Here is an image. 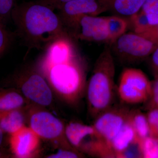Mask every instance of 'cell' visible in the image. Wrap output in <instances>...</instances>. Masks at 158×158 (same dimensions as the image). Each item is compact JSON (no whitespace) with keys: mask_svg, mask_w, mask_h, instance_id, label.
I'll list each match as a JSON object with an SVG mask.
<instances>
[{"mask_svg":"<svg viewBox=\"0 0 158 158\" xmlns=\"http://www.w3.org/2000/svg\"><path fill=\"white\" fill-rule=\"evenodd\" d=\"M11 20L16 37L28 52L33 49L44 50L55 40L71 36L54 10L35 1L16 3Z\"/></svg>","mask_w":158,"mask_h":158,"instance_id":"1","label":"cell"},{"mask_svg":"<svg viewBox=\"0 0 158 158\" xmlns=\"http://www.w3.org/2000/svg\"><path fill=\"white\" fill-rule=\"evenodd\" d=\"M115 74L113 52L108 44L97 59L86 86L88 109L95 118L111 108L114 98Z\"/></svg>","mask_w":158,"mask_h":158,"instance_id":"2","label":"cell"},{"mask_svg":"<svg viewBox=\"0 0 158 158\" xmlns=\"http://www.w3.org/2000/svg\"><path fill=\"white\" fill-rule=\"evenodd\" d=\"M37 70L51 88L69 103L78 100L86 89L85 64L78 54L67 62Z\"/></svg>","mask_w":158,"mask_h":158,"instance_id":"3","label":"cell"},{"mask_svg":"<svg viewBox=\"0 0 158 158\" xmlns=\"http://www.w3.org/2000/svg\"><path fill=\"white\" fill-rule=\"evenodd\" d=\"M5 82L17 87L26 99L40 106H48L52 104L53 95L51 87L36 68L16 71L6 78Z\"/></svg>","mask_w":158,"mask_h":158,"instance_id":"4","label":"cell"},{"mask_svg":"<svg viewBox=\"0 0 158 158\" xmlns=\"http://www.w3.org/2000/svg\"><path fill=\"white\" fill-rule=\"evenodd\" d=\"M152 82L143 72L138 69H125L119 79L118 96L124 103L137 105L147 101L150 96Z\"/></svg>","mask_w":158,"mask_h":158,"instance_id":"5","label":"cell"},{"mask_svg":"<svg viewBox=\"0 0 158 158\" xmlns=\"http://www.w3.org/2000/svg\"><path fill=\"white\" fill-rule=\"evenodd\" d=\"M158 45V42L132 31L125 33L110 46L122 59L133 62L150 56Z\"/></svg>","mask_w":158,"mask_h":158,"instance_id":"6","label":"cell"},{"mask_svg":"<svg viewBox=\"0 0 158 158\" xmlns=\"http://www.w3.org/2000/svg\"><path fill=\"white\" fill-rule=\"evenodd\" d=\"M72 37L85 41L110 44L106 16L84 15L68 30Z\"/></svg>","mask_w":158,"mask_h":158,"instance_id":"7","label":"cell"},{"mask_svg":"<svg viewBox=\"0 0 158 158\" xmlns=\"http://www.w3.org/2000/svg\"><path fill=\"white\" fill-rule=\"evenodd\" d=\"M29 127L40 138L52 142L62 141L69 143L65 137V127L63 123L48 111L42 110L31 111Z\"/></svg>","mask_w":158,"mask_h":158,"instance_id":"8","label":"cell"},{"mask_svg":"<svg viewBox=\"0 0 158 158\" xmlns=\"http://www.w3.org/2000/svg\"><path fill=\"white\" fill-rule=\"evenodd\" d=\"M130 112L125 108H110L95 118L94 127L110 148L111 141L128 119Z\"/></svg>","mask_w":158,"mask_h":158,"instance_id":"9","label":"cell"},{"mask_svg":"<svg viewBox=\"0 0 158 158\" xmlns=\"http://www.w3.org/2000/svg\"><path fill=\"white\" fill-rule=\"evenodd\" d=\"M58 11V15L68 32L81 16L98 15L107 10L101 0H72L65 4Z\"/></svg>","mask_w":158,"mask_h":158,"instance_id":"10","label":"cell"},{"mask_svg":"<svg viewBox=\"0 0 158 158\" xmlns=\"http://www.w3.org/2000/svg\"><path fill=\"white\" fill-rule=\"evenodd\" d=\"M71 36L63 37L51 43L44 50L36 68L37 70L67 62L78 53Z\"/></svg>","mask_w":158,"mask_h":158,"instance_id":"11","label":"cell"},{"mask_svg":"<svg viewBox=\"0 0 158 158\" xmlns=\"http://www.w3.org/2000/svg\"><path fill=\"white\" fill-rule=\"evenodd\" d=\"M10 135V149L15 156L27 158L35 155L40 138L31 128L25 126Z\"/></svg>","mask_w":158,"mask_h":158,"instance_id":"12","label":"cell"},{"mask_svg":"<svg viewBox=\"0 0 158 158\" xmlns=\"http://www.w3.org/2000/svg\"><path fill=\"white\" fill-rule=\"evenodd\" d=\"M65 137L75 149L86 152L88 147L97 136L93 126L79 122H71L65 127Z\"/></svg>","mask_w":158,"mask_h":158,"instance_id":"13","label":"cell"},{"mask_svg":"<svg viewBox=\"0 0 158 158\" xmlns=\"http://www.w3.org/2000/svg\"><path fill=\"white\" fill-rule=\"evenodd\" d=\"M136 142L138 141L129 117L127 121L111 141L110 147L114 156L118 158L122 153Z\"/></svg>","mask_w":158,"mask_h":158,"instance_id":"14","label":"cell"},{"mask_svg":"<svg viewBox=\"0 0 158 158\" xmlns=\"http://www.w3.org/2000/svg\"><path fill=\"white\" fill-rule=\"evenodd\" d=\"M25 119L23 108L0 112V128L11 135L25 126Z\"/></svg>","mask_w":158,"mask_h":158,"instance_id":"15","label":"cell"},{"mask_svg":"<svg viewBox=\"0 0 158 158\" xmlns=\"http://www.w3.org/2000/svg\"><path fill=\"white\" fill-rule=\"evenodd\" d=\"M145 0H110L107 11L128 19L141 10Z\"/></svg>","mask_w":158,"mask_h":158,"instance_id":"16","label":"cell"},{"mask_svg":"<svg viewBox=\"0 0 158 158\" xmlns=\"http://www.w3.org/2000/svg\"><path fill=\"white\" fill-rule=\"evenodd\" d=\"M26 99L15 88H0V112L22 108Z\"/></svg>","mask_w":158,"mask_h":158,"instance_id":"17","label":"cell"},{"mask_svg":"<svg viewBox=\"0 0 158 158\" xmlns=\"http://www.w3.org/2000/svg\"><path fill=\"white\" fill-rule=\"evenodd\" d=\"M110 44L126 33L129 27L128 20L118 15L106 16Z\"/></svg>","mask_w":158,"mask_h":158,"instance_id":"18","label":"cell"},{"mask_svg":"<svg viewBox=\"0 0 158 158\" xmlns=\"http://www.w3.org/2000/svg\"><path fill=\"white\" fill-rule=\"evenodd\" d=\"M129 120L135 132L138 141L149 136L147 116L138 110L131 111Z\"/></svg>","mask_w":158,"mask_h":158,"instance_id":"19","label":"cell"},{"mask_svg":"<svg viewBox=\"0 0 158 158\" xmlns=\"http://www.w3.org/2000/svg\"><path fill=\"white\" fill-rule=\"evenodd\" d=\"M6 21L0 17V59L9 50L15 38V32L9 31L6 26Z\"/></svg>","mask_w":158,"mask_h":158,"instance_id":"20","label":"cell"},{"mask_svg":"<svg viewBox=\"0 0 158 158\" xmlns=\"http://www.w3.org/2000/svg\"><path fill=\"white\" fill-rule=\"evenodd\" d=\"M140 11L144 15L150 28L158 25V0H145Z\"/></svg>","mask_w":158,"mask_h":158,"instance_id":"21","label":"cell"},{"mask_svg":"<svg viewBox=\"0 0 158 158\" xmlns=\"http://www.w3.org/2000/svg\"><path fill=\"white\" fill-rule=\"evenodd\" d=\"M142 157L158 158V139L148 136L139 141Z\"/></svg>","mask_w":158,"mask_h":158,"instance_id":"22","label":"cell"},{"mask_svg":"<svg viewBox=\"0 0 158 158\" xmlns=\"http://www.w3.org/2000/svg\"><path fill=\"white\" fill-rule=\"evenodd\" d=\"M147 116L149 136L158 139V108L149 110Z\"/></svg>","mask_w":158,"mask_h":158,"instance_id":"23","label":"cell"},{"mask_svg":"<svg viewBox=\"0 0 158 158\" xmlns=\"http://www.w3.org/2000/svg\"><path fill=\"white\" fill-rule=\"evenodd\" d=\"M15 0H0V17L8 22L11 19V14L15 6Z\"/></svg>","mask_w":158,"mask_h":158,"instance_id":"24","label":"cell"},{"mask_svg":"<svg viewBox=\"0 0 158 158\" xmlns=\"http://www.w3.org/2000/svg\"><path fill=\"white\" fill-rule=\"evenodd\" d=\"M148 100L149 110L158 108V77H156L155 80L152 82L151 93Z\"/></svg>","mask_w":158,"mask_h":158,"instance_id":"25","label":"cell"},{"mask_svg":"<svg viewBox=\"0 0 158 158\" xmlns=\"http://www.w3.org/2000/svg\"><path fill=\"white\" fill-rule=\"evenodd\" d=\"M81 155L77 151L69 149L59 150L56 153L49 155L47 157L48 158H78L81 156Z\"/></svg>","mask_w":158,"mask_h":158,"instance_id":"26","label":"cell"},{"mask_svg":"<svg viewBox=\"0 0 158 158\" xmlns=\"http://www.w3.org/2000/svg\"><path fill=\"white\" fill-rule=\"evenodd\" d=\"M72 0H36L35 2L47 6L52 10H59L66 4Z\"/></svg>","mask_w":158,"mask_h":158,"instance_id":"27","label":"cell"},{"mask_svg":"<svg viewBox=\"0 0 158 158\" xmlns=\"http://www.w3.org/2000/svg\"><path fill=\"white\" fill-rule=\"evenodd\" d=\"M141 34L153 41L158 42V25L151 27Z\"/></svg>","mask_w":158,"mask_h":158,"instance_id":"28","label":"cell"},{"mask_svg":"<svg viewBox=\"0 0 158 158\" xmlns=\"http://www.w3.org/2000/svg\"><path fill=\"white\" fill-rule=\"evenodd\" d=\"M150 56L152 66L155 73L156 77L158 76V45Z\"/></svg>","mask_w":158,"mask_h":158,"instance_id":"29","label":"cell"},{"mask_svg":"<svg viewBox=\"0 0 158 158\" xmlns=\"http://www.w3.org/2000/svg\"><path fill=\"white\" fill-rule=\"evenodd\" d=\"M4 134V132L0 128V147L2 146V144L3 143Z\"/></svg>","mask_w":158,"mask_h":158,"instance_id":"30","label":"cell"},{"mask_svg":"<svg viewBox=\"0 0 158 158\" xmlns=\"http://www.w3.org/2000/svg\"><path fill=\"white\" fill-rule=\"evenodd\" d=\"M7 156H8L6 154V153L0 151V158H6Z\"/></svg>","mask_w":158,"mask_h":158,"instance_id":"31","label":"cell"},{"mask_svg":"<svg viewBox=\"0 0 158 158\" xmlns=\"http://www.w3.org/2000/svg\"><path fill=\"white\" fill-rule=\"evenodd\" d=\"M101 1H102V2L103 3L104 5H105V6L107 10V5L110 0H101Z\"/></svg>","mask_w":158,"mask_h":158,"instance_id":"32","label":"cell"},{"mask_svg":"<svg viewBox=\"0 0 158 158\" xmlns=\"http://www.w3.org/2000/svg\"><path fill=\"white\" fill-rule=\"evenodd\" d=\"M158 77V76H157V77Z\"/></svg>","mask_w":158,"mask_h":158,"instance_id":"33","label":"cell"}]
</instances>
